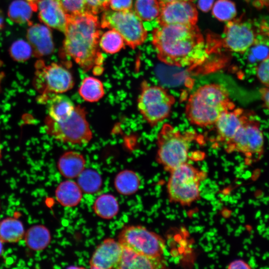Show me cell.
<instances>
[{
	"instance_id": "cell-1",
	"label": "cell",
	"mask_w": 269,
	"mask_h": 269,
	"mask_svg": "<svg viewBox=\"0 0 269 269\" xmlns=\"http://www.w3.org/2000/svg\"><path fill=\"white\" fill-rule=\"evenodd\" d=\"M152 43L161 62L178 67L201 65L222 46L220 39H205L196 25H159L152 31Z\"/></svg>"
},
{
	"instance_id": "cell-2",
	"label": "cell",
	"mask_w": 269,
	"mask_h": 269,
	"mask_svg": "<svg viewBox=\"0 0 269 269\" xmlns=\"http://www.w3.org/2000/svg\"><path fill=\"white\" fill-rule=\"evenodd\" d=\"M100 22L96 15L85 11L67 15L63 48L84 71L93 69L96 73L103 71L104 57L98 48L101 34Z\"/></svg>"
},
{
	"instance_id": "cell-3",
	"label": "cell",
	"mask_w": 269,
	"mask_h": 269,
	"mask_svg": "<svg viewBox=\"0 0 269 269\" xmlns=\"http://www.w3.org/2000/svg\"><path fill=\"white\" fill-rule=\"evenodd\" d=\"M235 107L224 85L210 83L199 87L190 95L185 113L192 125L207 127L214 125L223 113Z\"/></svg>"
},
{
	"instance_id": "cell-4",
	"label": "cell",
	"mask_w": 269,
	"mask_h": 269,
	"mask_svg": "<svg viewBox=\"0 0 269 269\" xmlns=\"http://www.w3.org/2000/svg\"><path fill=\"white\" fill-rule=\"evenodd\" d=\"M195 133H182L169 124H164L157 136L156 160L165 170L171 171L186 162L191 142Z\"/></svg>"
},
{
	"instance_id": "cell-5",
	"label": "cell",
	"mask_w": 269,
	"mask_h": 269,
	"mask_svg": "<svg viewBox=\"0 0 269 269\" xmlns=\"http://www.w3.org/2000/svg\"><path fill=\"white\" fill-rule=\"evenodd\" d=\"M87 114L86 109L78 105L71 116L64 120L55 121L47 117L44 122L45 130L49 135L60 142L87 144L93 137Z\"/></svg>"
},
{
	"instance_id": "cell-6",
	"label": "cell",
	"mask_w": 269,
	"mask_h": 269,
	"mask_svg": "<svg viewBox=\"0 0 269 269\" xmlns=\"http://www.w3.org/2000/svg\"><path fill=\"white\" fill-rule=\"evenodd\" d=\"M167 184L171 202L190 205L200 197V184L206 173L185 162L170 171Z\"/></svg>"
},
{
	"instance_id": "cell-7",
	"label": "cell",
	"mask_w": 269,
	"mask_h": 269,
	"mask_svg": "<svg viewBox=\"0 0 269 269\" xmlns=\"http://www.w3.org/2000/svg\"><path fill=\"white\" fill-rule=\"evenodd\" d=\"M175 102V97L166 89L142 82L137 107L143 119L151 127L156 126L169 117Z\"/></svg>"
},
{
	"instance_id": "cell-8",
	"label": "cell",
	"mask_w": 269,
	"mask_h": 269,
	"mask_svg": "<svg viewBox=\"0 0 269 269\" xmlns=\"http://www.w3.org/2000/svg\"><path fill=\"white\" fill-rule=\"evenodd\" d=\"M100 26L117 31L126 44L133 49L141 45L147 35L141 19L132 9L105 11L102 15Z\"/></svg>"
},
{
	"instance_id": "cell-9",
	"label": "cell",
	"mask_w": 269,
	"mask_h": 269,
	"mask_svg": "<svg viewBox=\"0 0 269 269\" xmlns=\"http://www.w3.org/2000/svg\"><path fill=\"white\" fill-rule=\"evenodd\" d=\"M118 241L123 247L151 257H161L165 248L161 236L139 225L124 228L119 234Z\"/></svg>"
},
{
	"instance_id": "cell-10",
	"label": "cell",
	"mask_w": 269,
	"mask_h": 269,
	"mask_svg": "<svg viewBox=\"0 0 269 269\" xmlns=\"http://www.w3.org/2000/svg\"><path fill=\"white\" fill-rule=\"evenodd\" d=\"M34 85L41 96L62 94L72 89L75 84L72 74L63 66L56 63L48 65L42 60L36 63Z\"/></svg>"
},
{
	"instance_id": "cell-11",
	"label": "cell",
	"mask_w": 269,
	"mask_h": 269,
	"mask_svg": "<svg viewBox=\"0 0 269 269\" xmlns=\"http://www.w3.org/2000/svg\"><path fill=\"white\" fill-rule=\"evenodd\" d=\"M264 144L260 121L251 117L224 147L228 153L236 152L248 158H259L264 153Z\"/></svg>"
},
{
	"instance_id": "cell-12",
	"label": "cell",
	"mask_w": 269,
	"mask_h": 269,
	"mask_svg": "<svg viewBox=\"0 0 269 269\" xmlns=\"http://www.w3.org/2000/svg\"><path fill=\"white\" fill-rule=\"evenodd\" d=\"M257 35L251 22L242 19H232L225 25L221 42L228 50L242 53L254 44Z\"/></svg>"
},
{
	"instance_id": "cell-13",
	"label": "cell",
	"mask_w": 269,
	"mask_h": 269,
	"mask_svg": "<svg viewBox=\"0 0 269 269\" xmlns=\"http://www.w3.org/2000/svg\"><path fill=\"white\" fill-rule=\"evenodd\" d=\"M198 12L192 1L178 0L161 5L157 18L159 25H196Z\"/></svg>"
},
{
	"instance_id": "cell-14",
	"label": "cell",
	"mask_w": 269,
	"mask_h": 269,
	"mask_svg": "<svg viewBox=\"0 0 269 269\" xmlns=\"http://www.w3.org/2000/svg\"><path fill=\"white\" fill-rule=\"evenodd\" d=\"M39 20L47 26L64 33L67 15L59 0H26Z\"/></svg>"
},
{
	"instance_id": "cell-15",
	"label": "cell",
	"mask_w": 269,
	"mask_h": 269,
	"mask_svg": "<svg viewBox=\"0 0 269 269\" xmlns=\"http://www.w3.org/2000/svg\"><path fill=\"white\" fill-rule=\"evenodd\" d=\"M251 117V114L241 108H235L223 113L214 124L216 143L223 146L228 143Z\"/></svg>"
},
{
	"instance_id": "cell-16",
	"label": "cell",
	"mask_w": 269,
	"mask_h": 269,
	"mask_svg": "<svg viewBox=\"0 0 269 269\" xmlns=\"http://www.w3.org/2000/svg\"><path fill=\"white\" fill-rule=\"evenodd\" d=\"M123 248L118 241L112 238L104 240L95 249L90 260L91 269H118Z\"/></svg>"
},
{
	"instance_id": "cell-17",
	"label": "cell",
	"mask_w": 269,
	"mask_h": 269,
	"mask_svg": "<svg viewBox=\"0 0 269 269\" xmlns=\"http://www.w3.org/2000/svg\"><path fill=\"white\" fill-rule=\"evenodd\" d=\"M26 38L35 57H41L53 52L54 46L52 33L48 27L32 23L27 29Z\"/></svg>"
},
{
	"instance_id": "cell-18",
	"label": "cell",
	"mask_w": 269,
	"mask_h": 269,
	"mask_svg": "<svg viewBox=\"0 0 269 269\" xmlns=\"http://www.w3.org/2000/svg\"><path fill=\"white\" fill-rule=\"evenodd\" d=\"M39 101L46 104L47 117L55 121L70 117L76 106L72 100L63 93L40 96Z\"/></svg>"
},
{
	"instance_id": "cell-19",
	"label": "cell",
	"mask_w": 269,
	"mask_h": 269,
	"mask_svg": "<svg viewBox=\"0 0 269 269\" xmlns=\"http://www.w3.org/2000/svg\"><path fill=\"white\" fill-rule=\"evenodd\" d=\"M123 248L122 256L118 269H158L166 268V262L162 257H148Z\"/></svg>"
},
{
	"instance_id": "cell-20",
	"label": "cell",
	"mask_w": 269,
	"mask_h": 269,
	"mask_svg": "<svg viewBox=\"0 0 269 269\" xmlns=\"http://www.w3.org/2000/svg\"><path fill=\"white\" fill-rule=\"evenodd\" d=\"M86 160L83 155L75 151L62 154L57 162L60 174L68 179L77 178L85 168Z\"/></svg>"
},
{
	"instance_id": "cell-21",
	"label": "cell",
	"mask_w": 269,
	"mask_h": 269,
	"mask_svg": "<svg viewBox=\"0 0 269 269\" xmlns=\"http://www.w3.org/2000/svg\"><path fill=\"white\" fill-rule=\"evenodd\" d=\"M82 191L77 182L66 180L60 183L55 190L57 201L63 206L72 207L77 206L81 201Z\"/></svg>"
},
{
	"instance_id": "cell-22",
	"label": "cell",
	"mask_w": 269,
	"mask_h": 269,
	"mask_svg": "<svg viewBox=\"0 0 269 269\" xmlns=\"http://www.w3.org/2000/svg\"><path fill=\"white\" fill-rule=\"evenodd\" d=\"M23 239L30 250L40 251L49 245L51 236L49 229L43 225H35L25 231Z\"/></svg>"
},
{
	"instance_id": "cell-23",
	"label": "cell",
	"mask_w": 269,
	"mask_h": 269,
	"mask_svg": "<svg viewBox=\"0 0 269 269\" xmlns=\"http://www.w3.org/2000/svg\"><path fill=\"white\" fill-rule=\"evenodd\" d=\"M25 231L23 223L13 217L0 221V239L3 243H15L24 238Z\"/></svg>"
},
{
	"instance_id": "cell-24",
	"label": "cell",
	"mask_w": 269,
	"mask_h": 269,
	"mask_svg": "<svg viewBox=\"0 0 269 269\" xmlns=\"http://www.w3.org/2000/svg\"><path fill=\"white\" fill-rule=\"evenodd\" d=\"M80 97L90 103L97 102L105 95V88L102 82L99 79L88 76L85 77L78 89Z\"/></svg>"
},
{
	"instance_id": "cell-25",
	"label": "cell",
	"mask_w": 269,
	"mask_h": 269,
	"mask_svg": "<svg viewBox=\"0 0 269 269\" xmlns=\"http://www.w3.org/2000/svg\"><path fill=\"white\" fill-rule=\"evenodd\" d=\"M140 179L134 171L126 169L118 173L114 180L116 190L121 194L130 195L135 193L139 189Z\"/></svg>"
},
{
	"instance_id": "cell-26",
	"label": "cell",
	"mask_w": 269,
	"mask_h": 269,
	"mask_svg": "<svg viewBox=\"0 0 269 269\" xmlns=\"http://www.w3.org/2000/svg\"><path fill=\"white\" fill-rule=\"evenodd\" d=\"M93 210L98 216L105 219H111L118 213L119 205L114 196L110 194H104L96 199Z\"/></svg>"
},
{
	"instance_id": "cell-27",
	"label": "cell",
	"mask_w": 269,
	"mask_h": 269,
	"mask_svg": "<svg viewBox=\"0 0 269 269\" xmlns=\"http://www.w3.org/2000/svg\"><path fill=\"white\" fill-rule=\"evenodd\" d=\"M33 9L25 0H14L9 4L7 15L13 22L18 24H32L30 19L33 13Z\"/></svg>"
},
{
	"instance_id": "cell-28",
	"label": "cell",
	"mask_w": 269,
	"mask_h": 269,
	"mask_svg": "<svg viewBox=\"0 0 269 269\" xmlns=\"http://www.w3.org/2000/svg\"><path fill=\"white\" fill-rule=\"evenodd\" d=\"M77 183L82 192L86 194L97 192L102 185L101 175L93 169H84L77 177Z\"/></svg>"
},
{
	"instance_id": "cell-29",
	"label": "cell",
	"mask_w": 269,
	"mask_h": 269,
	"mask_svg": "<svg viewBox=\"0 0 269 269\" xmlns=\"http://www.w3.org/2000/svg\"><path fill=\"white\" fill-rule=\"evenodd\" d=\"M161 7L157 0H136L134 12L141 20L149 21L158 18Z\"/></svg>"
},
{
	"instance_id": "cell-30",
	"label": "cell",
	"mask_w": 269,
	"mask_h": 269,
	"mask_svg": "<svg viewBox=\"0 0 269 269\" xmlns=\"http://www.w3.org/2000/svg\"><path fill=\"white\" fill-rule=\"evenodd\" d=\"M99 46L105 52L113 54L120 51L125 45V41L116 30L111 29L100 37Z\"/></svg>"
},
{
	"instance_id": "cell-31",
	"label": "cell",
	"mask_w": 269,
	"mask_h": 269,
	"mask_svg": "<svg viewBox=\"0 0 269 269\" xmlns=\"http://www.w3.org/2000/svg\"><path fill=\"white\" fill-rule=\"evenodd\" d=\"M212 8L213 16L221 21H229L237 15L236 5L230 0H217Z\"/></svg>"
},
{
	"instance_id": "cell-32",
	"label": "cell",
	"mask_w": 269,
	"mask_h": 269,
	"mask_svg": "<svg viewBox=\"0 0 269 269\" xmlns=\"http://www.w3.org/2000/svg\"><path fill=\"white\" fill-rule=\"evenodd\" d=\"M257 35L254 44L249 48V57L251 60L259 61L269 56V32L267 36L263 33Z\"/></svg>"
},
{
	"instance_id": "cell-33",
	"label": "cell",
	"mask_w": 269,
	"mask_h": 269,
	"mask_svg": "<svg viewBox=\"0 0 269 269\" xmlns=\"http://www.w3.org/2000/svg\"><path fill=\"white\" fill-rule=\"evenodd\" d=\"M11 57L17 62H24L33 54V50L29 43L23 39H18L13 42L9 49Z\"/></svg>"
},
{
	"instance_id": "cell-34",
	"label": "cell",
	"mask_w": 269,
	"mask_h": 269,
	"mask_svg": "<svg viewBox=\"0 0 269 269\" xmlns=\"http://www.w3.org/2000/svg\"><path fill=\"white\" fill-rule=\"evenodd\" d=\"M67 15L85 12V0H59Z\"/></svg>"
},
{
	"instance_id": "cell-35",
	"label": "cell",
	"mask_w": 269,
	"mask_h": 269,
	"mask_svg": "<svg viewBox=\"0 0 269 269\" xmlns=\"http://www.w3.org/2000/svg\"><path fill=\"white\" fill-rule=\"evenodd\" d=\"M110 0H85V11L97 14L108 9Z\"/></svg>"
},
{
	"instance_id": "cell-36",
	"label": "cell",
	"mask_w": 269,
	"mask_h": 269,
	"mask_svg": "<svg viewBox=\"0 0 269 269\" xmlns=\"http://www.w3.org/2000/svg\"><path fill=\"white\" fill-rule=\"evenodd\" d=\"M256 75L265 87H269V56L259 63L256 67Z\"/></svg>"
},
{
	"instance_id": "cell-37",
	"label": "cell",
	"mask_w": 269,
	"mask_h": 269,
	"mask_svg": "<svg viewBox=\"0 0 269 269\" xmlns=\"http://www.w3.org/2000/svg\"><path fill=\"white\" fill-rule=\"evenodd\" d=\"M133 0H110V7L114 11L132 9Z\"/></svg>"
},
{
	"instance_id": "cell-38",
	"label": "cell",
	"mask_w": 269,
	"mask_h": 269,
	"mask_svg": "<svg viewBox=\"0 0 269 269\" xmlns=\"http://www.w3.org/2000/svg\"><path fill=\"white\" fill-rule=\"evenodd\" d=\"M259 93L264 107L269 111V87L260 88Z\"/></svg>"
},
{
	"instance_id": "cell-39",
	"label": "cell",
	"mask_w": 269,
	"mask_h": 269,
	"mask_svg": "<svg viewBox=\"0 0 269 269\" xmlns=\"http://www.w3.org/2000/svg\"><path fill=\"white\" fill-rule=\"evenodd\" d=\"M230 269H251L249 265L242 260H236L230 263L228 267Z\"/></svg>"
},
{
	"instance_id": "cell-40",
	"label": "cell",
	"mask_w": 269,
	"mask_h": 269,
	"mask_svg": "<svg viewBox=\"0 0 269 269\" xmlns=\"http://www.w3.org/2000/svg\"><path fill=\"white\" fill-rule=\"evenodd\" d=\"M215 0H198V7L204 12L209 11L213 5Z\"/></svg>"
},
{
	"instance_id": "cell-41",
	"label": "cell",
	"mask_w": 269,
	"mask_h": 269,
	"mask_svg": "<svg viewBox=\"0 0 269 269\" xmlns=\"http://www.w3.org/2000/svg\"><path fill=\"white\" fill-rule=\"evenodd\" d=\"M160 4H161V5H162L164 4H166L167 3H168V2H172V1H178V0H188V1H192L193 0H157Z\"/></svg>"
},
{
	"instance_id": "cell-42",
	"label": "cell",
	"mask_w": 269,
	"mask_h": 269,
	"mask_svg": "<svg viewBox=\"0 0 269 269\" xmlns=\"http://www.w3.org/2000/svg\"><path fill=\"white\" fill-rule=\"evenodd\" d=\"M258 2L263 6H269V0H258Z\"/></svg>"
},
{
	"instance_id": "cell-43",
	"label": "cell",
	"mask_w": 269,
	"mask_h": 269,
	"mask_svg": "<svg viewBox=\"0 0 269 269\" xmlns=\"http://www.w3.org/2000/svg\"><path fill=\"white\" fill-rule=\"evenodd\" d=\"M4 26V20L2 16V13L0 10V29L3 28Z\"/></svg>"
},
{
	"instance_id": "cell-44",
	"label": "cell",
	"mask_w": 269,
	"mask_h": 269,
	"mask_svg": "<svg viewBox=\"0 0 269 269\" xmlns=\"http://www.w3.org/2000/svg\"><path fill=\"white\" fill-rule=\"evenodd\" d=\"M3 243L0 239V257L2 255L3 252Z\"/></svg>"
}]
</instances>
